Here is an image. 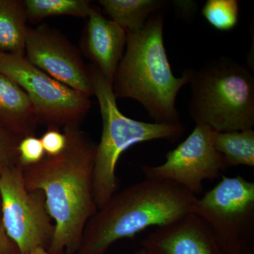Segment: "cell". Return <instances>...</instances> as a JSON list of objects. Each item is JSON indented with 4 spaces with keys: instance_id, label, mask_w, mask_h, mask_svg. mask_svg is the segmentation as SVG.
Wrapping results in <instances>:
<instances>
[{
    "instance_id": "obj_1",
    "label": "cell",
    "mask_w": 254,
    "mask_h": 254,
    "mask_svg": "<svg viewBox=\"0 0 254 254\" xmlns=\"http://www.w3.org/2000/svg\"><path fill=\"white\" fill-rule=\"evenodd\" d=\"M66 147L55 156L46 155L36 165L23 168L29 190H41L55 225L48 252L76 254L87 222L98 211L93 173L97 144L79 126L64 127Z\"/></svg>"
},
{
    "instance_id": "obj_2",
    "label": "cell",
    "mask_w": 254,
    "mask_h": 254,
    "mask_svg": "<svg viewBox=\"0 0 254 254\" xmlns=\"http://www.w3.org/2000/svg\"><path fill=\"white\" fill-rule=\"evenodd\" d=\"M197 198L174 182L154 179L118 190L87 222L76 254H105L119 240L193 213Z\"/></svg>"
},
{
    "instance_id": "obj_3",
    "label": "cell",
    "mask_w": 254,
    "mask_h": 254,
    "mask_svg": "<svg viewBox=\"0 0 254 254\" xmlns=\"http://www.w3.org/2000/svg\"><path fill=\"white\" fill-rule=\"evenodd\" d=\"M164 16L150 15L137 32L127 31L126 51L113 81L116 98H130L141 103L156 123H180L175 105L180 89L190 83L192 68L181 77L173 74L164 46Z\"/></svg>"
},
{
    "instance_id": "obj_4",
    "label": "cell",
    "mask_w": 254,
    "mask_h": 254,
    "mask_svg": "<svg viewBox=\"0 0 254 254\" xmlns=\"http://www.w3.org/2000/svg\"><path fill=\"white\" fill-rule=\"evenodd\" d=\"M190 113L195 125L217 132L242 131L254 125V78L245 65L225 57L192 69Z\"/></svg>"
},
{
    "instance_id": "obj_5",
    "label": "cell",
    "mask_w": 254,
    "mask_h": 254,
    "mask_svg": "<svg viewBox=\"0 0 254 254\" xmlns=\"http://www.w3.org/2000/svg\"><path fill=\"white\" fill-rule=\"evenodd\" d=\"M88 69L103 121L93 173V195L100 209L118 190L117 165L125 150L141 142L178 141L185 134V127L180 123H144L125 116L118 108L113 85L93 65Z\"/></svg>"
},
{
    "instance_id": "obj_6",
    "label": "cell",
    "mask_w": 254,
    "mask_h": 254,
    "mask_svg": "<svg viewBox=\"0 0 254 254\" xmlns=\"http://www.w3.org/2000/svg\"><path fill=\"white\" fill-rule=\"evenodd\" d=\"M221 178L197 198L193 213L208 225L223 254H254V182Z\"/></svg>"
},
{
    "instance_id": "obj_7",
    "label": "cell",
    "mask_w": 254,
    "mask_h": 254,
    "mask_svg": "<svg viewBox=\"0 0 254 254\" xmlns=\"http://www.w3.org/2000/svg\"><path fill=\"white\" fill-rule=\"evenodd\" d=\"M0 71L26 93L38 124L58 128L79 126L91 109L89 97L43 72L25 56L2 53Z\"/></svg>"
},
{
    "instance_id": "obj_8",
    "label": "cell",
    "mask_w": 254,
    "mask_h": 254,
    "mask_svg": "<svg viewBox=\"0 0 254 254\" xmlns=\"http://www.w3.org/2000/svg\"><path fill=\"white\" fill-rule=\"evenodd\" d=\"M20 164L0 175V203L3 225L21 254L41 247L48 250L55 225L41 190H29L23 181Z\"/></svg>"
},
{
    "instance_id": "obj_9",
    "label": "cell",
    "mask_w": 254,
    "mask_h": 254,
    "mask_svg": "<svg viewBox=\"0 0 254 254\" xmlns=\"http://www.w3.org/2000/svg\"><path fill=\"white\" fill-rule=\"evenodd\" d=\"M216 132L207 125H195L190 136L167 153L165 163L142 167L145 178L174 182L193 195L200 194L205 180L220 178L227 169L214 146Z\"/></svg>"
},
{
    "instance_id": "obj_10",
    "label": "cell",
    "mask_w": 254,
    "mask_h": 254,
    "mask_svg": "<svg viewBox=\"0 0 254 254\" xmlns=\"http://www.w3.org/2000/svg\"><path fill=\"white\" fill-rule=\"evenodd\" d=\"M25 58L51 77L86 96L94 95L89 69L76 47L46 25L28 28Z\"/></svg>"
},
{
    "instance_id": "obj_11",
    "label": "cell",
    "mask_w": 254,
    "mask_h": 254,
    "mask_svg": "<svg viewBox=\"0 0 254 254\" xmlns=\"http://www.w3.org/2000/svg\"><path fill=\"white\" fill-rule=\"evenodd\" d=\"M141 245L153 254H223L208 225L194 213L156 227Z\"/></svg>"
},
{
    "instance_id": "obj_12",
    "label": "cell",
    "mask_w": 254,
    "mask_h": 254,
    "mask_svg": "<svg viewBox=\"0 0 254 254\" xmlns=\"http://www.w3.org/2000/svg\"><path fill=\"white\" fill-rule=\"evenodd\" d=\"M126 43V30L93 6L85 32V49L93 66L112 85Z\"/></svg>"
},
{
    "instance_id": "obj_13",
    "label": "cell",
    "mask_w": 254,
    "mask_h": 254,
    "mask_svg": "<svg viewBox=\"0 0 254 254\" xmlns=\"http://www.w3.org/2000/svg\"><path fill=\"white\" fill-rule=\"evenodd\" d=\"M0 125L19 136L35 135L37 119L28 97L11 78L0 71Z\"/></svg>"
},
{
    "instance_id": "obj_14",
    "label": "cell",
    "mask_w": 254,
    "mask_h": 254,
    "mask_svg": "<svg viewBox=\"0 0 254 254\" xmlns=\"http://www.w3.org/2000/svg\"><path fill=\"white\" fill-rule=\"evenodd\" d=\"M23 1L0 0V50L25 56L28 28Z\"/></svg>"
},
{
    "instance_id": "obj_15",
    "label": "cell",
    "mask_w": 254,
    "mask_h": 254,
    "mask_svg": "<svg viewBox=\"0 0 254 254\" xmlns=\"http://www.w3.org/2000/svg\"><path fill=\"white\" fill-rule=\"evenodd\" d=\"M170 1L163 0H100L98 3L110 19L126 31L137 32L145 26L150 15Z\"/></svg>"
},
{
    "instance_id": "obj_16",
    "label": "cell",
    "mask_w": 254,
    "mask_h": 254,
    "mask_svg": "<svg viewBox=\"0 0 254 254\" xmlns=\"http://www.w3.org/2000/svg\"><path fill=\"white\" fill-rule=\"evenodd\" d=\"M214 146L222 155L226 168L239 165L254 167L253 128L227 132H216Z\"/></svg>"
},
{
    "instance_id": "obj_17",
    "label": "cell",
    "mask_w": 254,
    "mask_h": 254,
    "mask_svg": "<svg viewBox=\"0 0 254 254\" xmlns=\"http://www.w3.org/2000/svg\"><path fill=\"white\" fill-rule=\"evenodd\" d=\"M28 21L36 23L51 16L88 18L93 6L88 0H24Z\"/></svg>"
},
{
    "instance_id": "obj_18",
    "label": "cell",
    "mask_w": 254,
    "mask_h": 254,
    "mask_svg": "<svg viewBox=\"0 0 254 254\" xmlns=\"http://www.w3.org/2000/svg\"><path fill=\"white\" fill-rule=\"evenodd\" d=\"M202 14L219 31H230L238 23L240 4L237 0H208L202 9Z\"/></svg>"
},
{
    "instance_id": "obj_19",
    "label": "cell",
    "mask_w": 254,
    "mask_h": 254,
    "mask_svg": "<svg viewBox=\"0 0 254 254\" xmlns=\"http://www.w3.org/2000/svg\"><path fill=\"white\" fill-rule=\"evenodd\" d=\"M22 138L0 125V175L5 169L19 164L18 145Z\"/></svg>"
},
{
    "instance_id": "obj_20",
    "label": "cell",
    "mask_w": 254,
    "mask_h": 254,
    "mask_svg": "<svg viewBox=\"0 0 254 254\" xmlns=\"http://www.w3.org/2000/svg\"><path fill=\"white\" fill-rule=\"evenodd\" d=\"M18 162L23 168L36 165L46 157L41 138L36 135L23 137L18 145Z\"/></svg>"
},
{
    "instance_id": "obj_21",
    "label": "cell",
    "mask_w": 254,
    "mask_h": 254,
    "mask_svg": "<svg viewBox=\"0 0 254 254\" xmlns=\"http://www.w3.org/2000/svg\"><path fill=\"white\" fill-rule=\"evenodd\" d=\"M41 140L46 155L48 156L59 155L66 147V136L58 127H48Z\"/></svg>"
},
{
    "instance_id": "obj_22",
    "label": "cell",
    "mask_w": 254,
    "mask_h": 254,
    "mask_svg": "<svg viewBox=\"0 0 254 254\" xmlns=\"http://www.w3.org/2000/svg\"><path fill=\"white\" fill-rule=\"evenodd\" d=\"M0 254H21L17 246L8 236L3 225L0 203Z\"/></svg>"
},
{
    "instance_id": "obj_23",
    "label": "cell",
    "mask_w": 254,
    "mask_h": 254,
    "mask_svg": "<svg viewBox=\"0 0 254 254\" xmlns=\"http://www.w3.org/2000/svg\"><path fill=\"white\" fill-rule=\"evenodd\" d=\"M29 254H53L50 253L48 251L44 248H41V247H38V248L35 249L32 251L31 253Z\"/></svg>"
},
{
    "instance_id": "obj_24",
    "label": "cell",
    "mask_w": 254,
    "mask_h": 254,
    "mask_svg": "<svg viewBox=\"0 0 254 254\" xmlns=\"http://www.w3.org/2000/svg\"><path fill=\"white\" fill-rule=\"evenodd\" d=\"M134 254H153L150 253V252H148V250H145V248H143V247H141V249H139L136 253Z\"/></svg>"
},
{
    "instance_id": "obj_25",
    "label": "cell",
    "mask_w": 254,
    "mask_h": 254,
    "mask_svg": "<svg viewBox=\"0 0 254 254\" xmlns=\"http://www.w3.org/2000/svg\"><path fill=\"white\" fill-rule=\"evenodd\" d=\"M2 52L1 51V50H0V57H1V54H2Z\"/></svg>"
},
{
    "instance_id": "obj_26",
    "label": "cell",
    "mask_w": 254,
    "mask_h": 254,
    "mask_svg": "<svg viewBox=\"0 0 254 254\" xmlns=\"http://www.w3.org/2000/svg\"><path fill=\"white\" fill-rule=\"evenodd\" d=\"M252 254V253H250V254Z\"/></svg>"
}]
</instances>
